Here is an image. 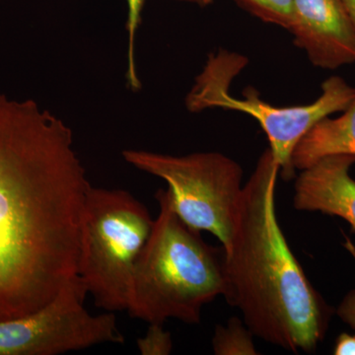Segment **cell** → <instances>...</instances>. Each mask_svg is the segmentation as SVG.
Segmentation results:
<instances>
[{
  "label": "cell",
  "instance_id": "8992f818",
  "mask_svg": "<svg viewBox=\"0 0 355 355\" xmlns=\"http://www.w3.org/2000/svg\"><path fill=\"white\" fill-rule=\"evenodd\" d=\"M121 156L139 171L164 180L184 223L227 246L243 190L242 168L235 160L219 153L175 156L139 149H125Z\"/></svg>",
  "mask_w": 355,
  "mask_h": 355
},
{
  "label": "cell",
  "instance_id": "4fadbf2b",
  "mask_svg": "<svg viewBox=\"0 0 355 355\" xmlns=\"http://www.w3.org/2000/svg\"><path fill=\"white\" fill-rule=\"evenodd\" d=\"M250 13L270 24L288 30L292 0H235Z\"/></svg>",
  "mask_w": 355,
  "mask_h": 355
},
{
  "label": "cell",
  "instance_id": "277c9868",
  "mask_svg": "<svg viewBox=\"0 0 355 355\" xmlns=\"http://www.w3.org/2000/svg\"><path fill=\"white\" fill-rule=\"evenodd\" d=\"M244 55L219 50L207 58L186 97L191 113L223 109L241 112L258 121L265 132L270 150L279 163L284 179L294 176L292 154L299 141L320 121L342 113L355 97V87L340 76H331L322 84V93L310 104L279 107L263 101L258 91L248 87L242 96L231 94V85L246 67Z\"/></svg>",
  "mask_w": 355,
  "mask_h": 355
},
{
  "label": "cell",
  "instance_id": "5b68a950",
  "mask_svg": "<svg viewBox=\"0 0 355 355\" xmlns=\"http://www.w3.org/2000/svg\"><path fill=\"white\" fill-rule=\"evenodd\" d=\"M153 223L130 191L91 184L81 217L78 275L100 309L128 311L133 270Z\"/></svg>",
  "mask_w": 355,
  "mask_h": 355
},
{
  "label": "cell",
  "instance_id": "8fae6325",
  "mask_svg": "<svg viewBox=\"0 0 355 355\" xmlns=\"http://www.w3.org/2000/svg\"><path fill=\"white\" fill-rule=\"evenodd\" d=\"M254 335L244 321L233 317L224 326H217L212 338V350L216 355H256Z\"/></svg>",
  "mask_w": 355,
  "mask_h": 355
},
{
  "label": "cell",
  "instance_id": "7a4b0ae2",
  "mask_svg": "<svg viewBox=\"0 0 355 355\" xmlns=\"http://www.w3.org/2000/svg\"><path fill=\"white\" fill-rule=\"evenodd\" d=\"M279 173L268 148L243 186L232 235L222 247L223 296L257 338L295 354L310 352L324 338L328 306L280 228L275 210Z\"/></svg>",
  "mask_w": 355,
  "mask_h": 355
},
{
  "label": "cell",
  "instance_id": "9c48e42d",
  "mask_svg": "<svg viewBox=\"0 0 355 355\" xmlns=\"http://www.w3.org/2000/svg\"><path fill=\"white\" fill-rule=\"evenodd\" d=\"M354 164V155L338 154L301 170L294 187V207L340 217L355 230V180L350 176Z\"/></svg>",
  "mask_w": 355,
  "mask_h": 355
},
{
  "label": "cell",
  "instance_id": "e0dca14e",
  "mask_svg": "<svg viewBox=\"0 0 355 355\" xmlns=\"http://www.w3.org/2000/svg\"><path fill=\"white\" fill-rule=\"evenodd\" d=\"M171 1L184 2V3H191L200 7H205L211 4L214 0H171Z\"/></svg>",
  "mask_w": 355,
  "mask_h": 355
},
{
  "label": "cell",
  "instance_id": "ac0fdd59",
  "mask_svg": "<svg viewBox=\"0 0 355 355\" xmlns=\"http://www.w3.org/2000/svg\"><path fill=\"white\" fill-rule=\"evenodd\" d=\"M355 25V0H342Z\"/></svg>",
  "mask_w": 355,
  "mask_h": 355
},
{
  "label": "cell",
  "instance_id": "6da1fadb",
  "mask_svg": "<svg viewBox=\"0 0 355 355\" xmlns=\"http://www.w3.org/2000/svg\"><path fill=\"white\" fill-rule=\"evenodd\" d=\"M90 186L64 121L0 94V321L41 310L78 277Z\"/></svg>",
  "mask_w": 355,
  "mask_h": 355
},
{
  "label": "cell",
  "instance_id": "2e32d148",
  "mask_svg": "<svg viewBox=\"0 0 355 355\" xmlns=\"http://www.w3.org/2000/svg\"><path fill=\"white\" fill-rule=\"evenodd\" d=\"M334 354L336 355H355V336L340 334L336 338Z\"/></svg>",
  "mask_w": 355,
  "mask_h": 355
},
{
  "label": "cell",
  "instance_id": "9a60e30c",
  "mask_svg": "<svg viewBox=\"0 0 355 355\" xmlns=\"http://www.w3.org/2000/svg\"><path fill=\"white\" fill-rule=\"evenodd\" d=\"M347 241L345 243V247L347 248V251L352 254L355 260V246L352 244L349 238H345ZM338 317L345 322V324H349L355 330V291L349 292L345 299L338 306V309L336 311Z\"/></svg>",
  "mask_w": 355,
  "mask_h": 355
},
{
  "label": "cell",
  "instance_id": "d6986e66",
  "mask_svg": "<svg viewBox=\"0 0 355 355\" xmlns=\"http://www.w3.org/2000/svg\"><path fill=\"white\" fill-rule=\"evenodd\" d=\"M0 1H1V0H0Z\"/></svg>",
  "mask_w": 355,
  "mask_h": 355
},
{
  "label": "cell",
  "instance_id": "5bb4252c",
  "mask_svg": "<svg viewBox=\"0 0 355 355\" xmlns=\"http://www.w3.org/2000/svg\"><path fill=\"white\" fill-rule=\"evenodd\" d=\"M142 355H168L173 349L171 334L163 328V324H149L146 335L137 342Z\"/></svg>",
  "mask_w": 355,
  "mask_h": 355
},
{
  "label": "cell",
  "instance_id": "7c38bea8",
  "mask_svg": "<svg viewBox=\"0 0 355 355\" xmlns=\"http://www.w3.org/2000/svg\"><path fill=\"white\" fill-rule=\"evenodd\" d=\"M128 6L127 23V69H125V78L128 88L133 92H137L142 88L141 81L137 73V35L142 20V11H144L146 0H125Z\"/></svg>",
  "mask_w": 355,
  "mask_h": 355
},
{
  "label": "cell",
  "instance_id": "3957f363",
  "mask_svg": "<svg viewBox=\"0 0 355 355\" xmlns=\"http://www.w3.org/2000/svg\"><path fill=\"white\" fill-rule=\"evenodd\" d=\"M155 198L160 211L135 263L128 312L148 324L200 323L202 308L225 292L223 250L180 218L168 189Z\"/></svg>",
  "mask_w": 355,
  "mask_h": 355
},
{
  "label": "cell",
  "instance_id": "ba28073f",
  "mask_svg": "<svg viewBox=\"0 0 355 355\" xmlns=\"http://www.w3.org/2000/svg\"><path fill=\"white\" fill-rule=\"evenodd\" d=\"M288 31L314 67L355 64V25L342 0H292Z\"/></svg>",
  "mask_w": 355,
  "mask_h": 355
},
{
  "label": "cell",
  "instance_id": "30bf717a",
  "mask_svg": "<svg viewBox=\"0 0 355 355\" xmlns=\"http://www.w3.org/2000/svg\"><path fill=\"white\" fill-rule=\"evenodd\" d=\"M355 156V97L338 118L320 121L299 141L292 154L295 170H304L327 156Z\"/></svg>",
  "mask_w": 355,
  "mask_h": 355
},
{
  "label": "cell",
  "instance_id": "52a82bcc",
  "mask_svg": "<svg viewBox=\"0 0 355 355\" xmlns=\"http://www.w3.org/2000/svg\"><path fill=\"white\" fill-rule=\"evenodd\" d=\"M80 277L70 282L41 310L0 321V355H58L96 345H123L114 313L93 315Z\"/></svg>",
  "mask_w": 355,
  "mask_h": 355
}]
</instances>
